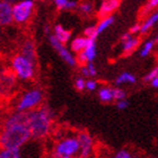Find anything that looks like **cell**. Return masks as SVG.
Instances as JSON below:
<instances>
[{
  "instance_id": "cell-12",
  "label": "cell",
  "mask_w": 158,
  "mask_h": 158,
  "mask_svg": "<svg viewBox=\"0 0 158 158\" xmlns=\"http://www.w3.org/2000/svg\"><path fill=\"white\" fill-rule=\"evenodd\" d=\"M20 54L26 59L31 60L32 62L36 63V48L32 41H25L20 48Z\"/></svg>"
},
{
  "instance_id": "cell-5",
  "label": "cell",
  "mask_w": 158,
  "mask_h": 158,
  "mask_svg": "<svg viewBox=\"0 0 158 158\" xmlns=\"http://www.w3.org/2000/svg\"><path fill=\"white\" fill-rule=\"evenodd\" d=\"M35 64L36 63L32 62L31 60L26 59L22 54H17L11 60L10 70L17 77V79L27 81L33 79L35 76Z\"/></svg>"
},
{
  "instance_id": "cell-14",
  "label": "cell",
  "mask_w": 158,
  "mask_h": 158,
  "mask_svg": "<svg viewBox=\"0 0 158 158\" xmlns=\"http://www.w3.org/2000/svg\"><path fill=\"white\" fill-rule=\"evenodd\" d=\"M97 97L102 103L109 104V103L115 102L114 101V87L109 86H103L97 92Z\"/></svg>"
},
{
  "instance_id": "cell-39",
  "label": "cell",
  "mask_w": 158,
  "mask_h": 158,
  "mask_svg": "<svg viewBox=\"0 0 158 158\" xmlns=\"http://www.w3.org/2000/svg\"><path fill=\"white\" fill-rule=\"evenodd\" d=\"M154 41H155V43H158V35L155 37V40H154Z\"/></svg>"
},
{
  "instance_id": "cell-28",
  "label": "cell",
  "mask_w": 158,
  "mask_h": 158,
  "mask_svg": "<svg viewBox=\"0 0 158 158\" xmlns=\"http://www.w3.org/2000/svg\"><path fill=\"white\" fill-rule=\"evenodd\" d=\"M158 77V66H156V67H154L150 71H149L147 75L145 76V78H143V80L145 81H147V82H150V81H152L155 78H157Z\"/></svg>"
},
{
  "instance_id": "cell-33",
  "label": "cell",
  "mask_w": 158,
  "mask_h": 158,
  "mask_svg": "<svg viewBox=\"0 0 158 158\" xmlns=\"http://www.w3.org/2000/svg\"><path fill=\"white\" fill-rule=\"evenodd\" d=\"M156 7H158V0H149L145 8V13L146 11H150L152 8H156Z\"/></svg>"
},
{
  "instance_id": "cell-6",
  "label": "cell",
  "mask_w": 158,
  "mask_h": 158,
  "mask_svg": "<svg viewBox=\"0 0 158 158\" xmlns=\"http://www.w3.org/2000/svg\"><path fill=\"white\" fill-rule=\"evenodd\" d=\"M17 87V77L9 69L0 70V97L9 98Z\"/></svg>"
},
{
  "instance_id": "cell-11",
  "label": "cell",
  "mask_w": 158,
  "mask_h": 158,
  "mask_svg": "<svg viewBox=\"0 0 158 158\" xmlns=\"http://www.w3.org/2000/svg\"><path fill=\"white\" fill-rule=\"evenodd\" d=\"M13 20V6L0 1V26L9 25Z\"/></svg>"
},
{
  "instance_id": "cell-40",
  "label": "cell",
  "mask_w": 158,
  "mask_h": 158,
  "mask_svg": "<svg viewBox=\"0 0 158 158\" xmlns=\"http://www.w3.org/2000/svg\"><path fill=\"white\" fill-rule=\"evenodd\" d=\"M103 1H106V0H103Z\"/></svg>"
},
{
  "instance_id": "cell-13",
  "label": "cell",
  "mask_w": 158,
  "mask_h": 158,
  "mask_svg": "<svg viewBox=\"0 0 158 158\" xmlns=\"http://www.w3.org/2000/svg\"><path fill=\"white\" fill-rule=\"evenodd\" d=\"M120 5V0H106L103 1V3L101 5L98 11V16L102 18H106V17L111 16L110 14H112L114 10L116 9Z\"/></svg>"
},
{
  "instance_id": "cell-31",
  "label": "cell",
  "mask_w": 158,
  "mask_h": 158,
  "mask_svg": "<svg viewBox=\"0 0 158 158\" xmlns=\"http://www.w3.org/2000/svg\"><path fill=\"white\" fill-rule=\"evenodd\" d=\"M87 70H88V73H89V78H93V77H95L97 75V70H96V67L95 64L93 62H89L87 64H85Z\"/></svg>"
},
{
  "instance_id": "cell-4",
  "label": "cell",
  "mask_w": 158,
  "mask_h": 158,
  "mask_svg": "<svg viewBox=\"0 0 158 158\" xmlns=\"http://www.w3.org/2000/svg\"><path fill=\"white\" fill-rule=\"evenodd\" d=\"M43 101H44V93L42 89L36 87L30 88L25 90L16 99L14 104V111L19 113L31 112L41 107L43 105Z\"/></svg>"
},
{
  "instance_id": "cell-32",
  "label": "cell",
  "mask_w": 158,
  "mask_h": 158,
  "mask_svg": "<svg viewBox=\"0 0 158 158\" xmlns=\"http://www.w3.org/2000/svg\"><path fill=\"white\" fill-rule=\"evenodd\" d=\"M129 101L128 99H122V101H118L116 102V109L120 110V111H124L129 107Z\"/></svg>"
},
{
  "instance_id": "cell-22",
  "label": "cell",
  "mask_w": 158,
  "mask_h": 158,
  "mask_svg": "<svg viewBox=\"0 0 158 158\" xmlns=\"http://www.w3.org/2000/svg\"><path fill=\"white\" fill-rule=\"evenodd\" d=\"M110 158H138V157H135V155L130 149L122 148L116 150L115 152H113Z\"/></svg>"
},
{
  "instance_id": "cell-16",
  "label": "cell",
  "mask_w": 158,
  "mask_h": 158,
  "mask_svg": "<svg viewBox=\"0 0 158 158\" xmlns=\"http://www.w3.org/2000/svg\"><path fill=\"white\" fill-rule=\"evenodd\" d=\"M54 36H56V39L58 40L59 42L64 44V43H67L70 40L71 32L64 30L61 25H56V26L54 27Z\"/></svg>"
},
{
  "instance_id": "cell-20",
  "label": "cell",
  "mask_w": 158,
  "mask_h": 158,
  "mask_svg": "<svg viewBox=\"0 0 158 158\" xmlns=\"http://www.w3.org/2000/svg\"><path fill=\"white\" fill-rule=\"evenodd\" d=\"M158 22V13H155L150 15V16L145 20V23L141 25V28H140V33L141 34H145L147 33L150 28H152L154 25Z\"/></svg>"
},
{
  "instance_id": "cell-15",
  "label": "cell",
  "mask_w": 158,
  "mask_h": 158,
  "mask_svg": "<svg viewBox=\"0 0 158 158\" xmlns=\"http://www.w3.org/2000/svg\"><path fill=\"white\" fill-rule=\"evenodd\" d=\"M137 82V78L133 73H120L115 79V85L118 87L122 85H133Z\"/></svg>"
},
{
  "instance_id": "cell-38",
  "label": "cell",
  "mask_w": 158,
  "mask_h": 158,
  "mask_svg": "<svg viewBox=\"0 0 158 158\" xmlns=\"http://www.w3.org/2000/svg\"><path fill=\"white\" fill-rule=\"evenodd\" d=\"M44 32H45L46 34H49V36H50V27L48 26V25L44 26Z\"/></svg>"
},
{
  "instance_id": "cell-27",
  "label": "cell",
  "mask_w": 158,
  "mask_h": 158,
  "mask_svg": "<svg viewBox=\"0 0 158 158\" xmlns=\"http://www.w3.org/2000/svg\"><path fill=\"white\" fill-rule=\"evenodd\" d=\"M84 35L87 39L96 40L97 35H96V26H88L84 30Z\"/></svg>"
},
{
  "instance_id": "cell-8",
  "label": "cell",
  "mask_w": 158,
  "mask_h": 158,
  "mask_svg": "<svg viewBox=\"0 0 158 158\" xmlns=\"http://www.w3.org/2000/svg\"><path fill=\"white\" fill-rule=\"evenodd\" d=\"M34 2L33 0H22L13 6V19L16 23H25L32 15Z\"/></svg>"
},
{
  "instance_id": "cell-24",
  "label": "cell",
  "mask_w": 158,
  "mask_h": 158,
  "mask_svg": "<svg viewBox=\"0 0 158 158\" xmlns=\"http://www.w3.org/2000/svg\"><path fill=\"white\" fill-rule=\"evenodd\" d=\"M154 46H155V41H154V40H149V41H147V42L143 44L142 49L140 50V56H141V58L148 56L149 54L152 53Z\"/></svg>"
},
{
  "instance_id": "cell-9",
  "label": "cell",
  "mask_w": 158,
  "mask_h": 158,
  "mask_svg": "<svg viewBox=\"0 0 158 158\" xmlns=\"http://www.w3.org/2000/svg\"><path fill=\"white\" fill-rule=\"evenodd\" d=\"M49 41L51 43V45L54 50H56L58 54L60 56V58L67 63V64H69V66L73 67L77 64V58L73 56V53L70 52L69 50L67 49L66 46L63 45L62 43L59 42L58 40L56 39L54 35H50L49 36Z\"/></svg>"
},
{
  "instance_id": "cell-26",
  "label": "cell",
  "mask_w": 158,
  "mask_h": 158,
  "mask_svg": "<svg viewBox=\"0 0 158 158\" xmlns=\"http://www.w3.org/2000/svg\"><path fill=\"white\" fill-rule=\"evenodd\" d=\"M122 99H127V93L120 87H114V101L118 102Z\"/></svg>"
},
{
  "instance_id": "cell-2",
  "label": "cell",
  "mask_w": 158,
  "mask_h": 158,
  "mask_svg": "<svg viewBox=\"0 0 158 158\" xmlns=\"http://www.w3.org/2000/svg\"><path fill=\"white\" fill-rule=\"evenodd\" d=\"M56 112L49 105H42L39 109L26 113V123L30 129L32 140L44 142L53 135Z\"/></svg>"
},
{
  "instance_id": "cell-1",
  "label": "cell",
  "mask_w": 158,
  "mask_h": 158,
  "mask_svg": "<svg viewBox=\"0 0 158 158\" xmlns=\"http://www.w3.org/2000/svg\"><path fill=\"white\" fill-rule=\"evenodd\" d=\"M32 141L26 123V113L16 111L5 115L0 121V149L20 150Z\"/></svg>"
},
{
  "instance_id": "cell-37",
  "label": "cell",
  "mask_w": 158,
  "mask_h": 158,
  "mask_svg": "<svg viewBox=\"0 0 158 158\" xmlns=\"http://www.w3.org/2000/svg\"><path fill=\"white\" fill-rule=\"evenodd\" d=\"M1 1H3V2L8 3V5H15V2H16V0H1Z\"/></svg>"
},
{
  "instance_id": "cell-35",
  "label": "cell",
  "mask_w": 158,
  "mask_h": 158,
  "mask_svg": "<svg viewBox=\"0 0 158 158\" xmlns=\"http://www.w3.org/2000/svg\"><path fill=\"white\" fill-rule=\"evenodd\" d=\"M131 37H132V34H130V33H125V34H123V36H122V39H121L122 43L125 42V41H128V40H130Z\"/></svg>"
},
{
  "instance_id": "cell-34",
  "label": "cell",
  "mask_w": 158,
  "mask_h": 158,
  "mask_svg": "<svg viewBox=\"0 0 158 158\" xmlns=\"http://www.w3.org/2000/svg\"><path fill=\"white\" fill-rule=\"evenodd\" d=\"M140 28H141V25L140 24H135L133 26L130 28V34H135V33H139L140 32Z\"/></svg>"
},
{
  "instance_id": "cell-17",
  "label": "cell",
  "mask_w": 158,
  "mask_h": 158,
  "mask_svg": "<svg viewBox=\"0 0 158 158\" xmlns=\"http://www.w3.org/2000/svg\"><path fill=\"white\" fill-rule=\"evenodd\" d=\"M88 43L89 39H87V37H76L71 42V50H73V52L80 53L87 48Z\"/></svg>"
},
{
  "instance_id": "cell-18",
  "label": "cell",
  "mask_w": 158,
  "mask_h": 158,
  "mask_svg": "<svg viewBox=\"0 0 158 158\" xmlns=\"http://www.w3.org/2000/svg\"><path fill=\"white\" fill-rule=\"evenodd\" d=\"M140 43V40L137 39V37H131L130 40L125 41V42L122 43V51L124 54H130L135 51V49L139 45Z\"/></svg>"
},
{
  "instance_id": "cell-19",
  "label": "cell",
  "mask_w": 158,
  "mask_h": 158,
  "mask_svg": "<svg viewBox=\"0 0 158 158\" xmlns=\"http://www.w3.org/2000/svg\"><path fill=\"white\" fill-rule=\"evenodd\" d=\"M0 158H27L24 148L20 150H8V149H0Z\"/></svg>"
},
{
  "instance_id": "cell-3",
  "label": "cell",
  "mask_w": 158,
  "mask_h": 158,
  "mask_svg": "<svg viewBox=\"0 0 158 158\" xmlns=\"http://www.w3.org/2000/svg\"><path fill=\"white\" fill-rule=\"evenodd\" d=\"M46 158H80L79 142L76 133H64L60 131L59 135L48 152Z\"/></svg>"
},
{
  "instance_id": "cell-23",
  "label": "cell",
  "mask_w": 158,
  "mask_h": 158,
  "mask_svg": "<svg viewBox=\"0 0 158 158\" xmlns=\"http://www.w3.org/2000/svg\"><path fill=\"white\" fill-rule=\"evenodd\" d=\"M54 3L59 9H73L77 7V2L73 0H54Z\"/></svg>"
},
{
  "instance_id": "cell-25",
  "label": "cell",
  "mask_w": 158,
  "mask_h": 158,
  "mask_svg": "<svg viewBox=\"0 0 158 158\" xmlns=\"http://www.w3.org/2000/svg\"><path fill=\"white\" fill-rule=\"evenodd\" d=\"M75 88L78 90V92H84L86 89V79L84 77H77L75 79Z\"/></svg>"
},
{
  "instance_id": "cell-29",
  "label": "cell",
  "mask_w": 158,
  "mask_h": 158,
  "mask_svg": "<svg viewBox=\"0 0 158 158\" xmlns=\"http://www.w3.org/2000/svg\"><path fill=\"white\" fill-rule=\"evenodd\" d=\"M93 9H94V6L92 2H84L79 6V10L85 15H89L93 11Z\"/></svg>"
},
{
  "instance_id": "cell-10",
  "label": "cell",
  "mask_w": 158,
  "mask_h": 158,
  "mask_svg": "<svg viewBox=\"0 0 158 158\" xmlns=\"http://www.w3.org/2000/svg\"><path fill=\"white\" fill-rule=\"evenodd\" d=\"M96 58V43L95 40L89 39V43L82 52L78 53L77 62H80L82 64H87L89 62H93Z\"/></svg>"
},
{
  "instance_id": "cell-36",
  "label": "cell",
  "mask_w": 158,
  "mask_h": 158,
  "mask_svg": "<svg viewBox=\"0 0 158 158\" xmlns=\"http://www.w3.org/2000/svg\"><path fill=\"white\" fill-rule=\"evenodd\" d=\"M150 85H152V87H154V88H157L158 89V77L154 79L152 81H150Z\"/></svg>"
},
{
  "instance_id": "cell-30",
  "label": "cell",
  "mask_w": 158,
  "mask_h": 158,
  "mask_svg": "<svg viewBox=\"0 0 158 158\" xmlns=\"http://www.w3.org/2000/svg\"><path fill=\"white\" fill-rule=\"evenodd\" d=\"M98 87V84L96 80L94 79H88V80H86V90H88V92H95L96 89Z\"/></svg>"
},
{
  "instance_id": "cell-21",
  "label": "cell",
  "mask_w": 158,
  "mask_h": 158,
  "mask_svg": "<svg viewBox=\"0 0 158 158\" xmlns=\"http://www.w3.org/2000/svg\"><path fill=\"white\" fill-rule=\"evenodd\" d=\"M113 23H114V17L113 16H109L106 17V18H103L98 23V25H96V35L98 36L99 34L103 33L105 30H107Z\"/></svg>"
},
{
  "instance_id": "cell-7",
  "label": "cell",
  "mask_w": 158,
  "mask_h": 158,
  "mask_svg": "<svg viewBox=\"0 0 158 158\" xmlns=\"http://www.w3.org/2000/svg\"><path fill=\"white\" fill-rule=\"evenodd\" d=\"M79 142V157L90 158L95 150V139L89 132L79 131L76 133Z\"/></svg>"
}]
</instances>
